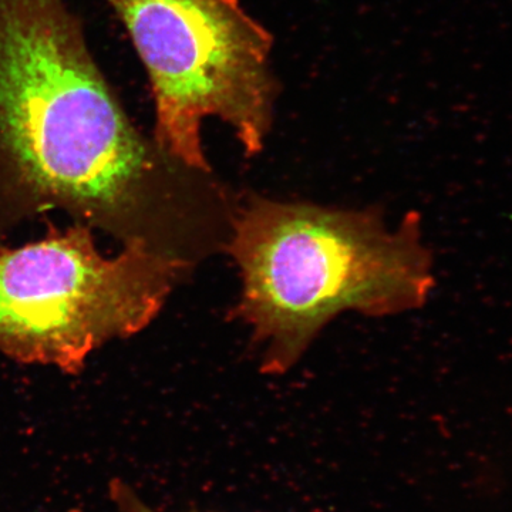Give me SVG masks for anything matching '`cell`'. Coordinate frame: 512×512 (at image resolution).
I'll return each mask as SVG.
<instances>
[{
  "label": "cell",
  "instance_id": "cell-2",
  "mask_svg": "<svg viewBox=\"0 0 512 512\" xmlns=\"http://www.w3.org/2000/svg\"><path fill=\"white\" fill-rule=\"evenodd\" d=\"M224 248L239 278L235 316L266 375H282L332 320L417 311L436 288L421 217L389 225L349 210L249 195L235 207Z\"/></svg>",
  "mask_w": 512,
  "mask_h": 512
},
{
  "label": "cell",
  "instance_id": "cell-5",
  "mask_svg": "<svg viewBox=\"0 0 512 512\" xmlns=\"http://www.w3.org/2000/svg\"><path fill=\"white\" fill-rule=\"evenodd\" d=\"M110 497L111 501L117 505L121 512H158L153 510L150 505L144 503L133 488L128 487L124 481L119 478H114L110 483ZM82 512V511H70Z\"/></svg>",
  "mask_w": 512,
  "mask_h": 512
},
{
  "label": "cell",
  "instance_id": "cell-3",
  "mask_svg": "<svg viewBox=\"0 0 512 512\" xmlns=\"http://www.w3.org/2000/svg\"><path fill=\"white\" fill-rule=\"evenodd\" d=\"M192 269L144 247L107 258L87 225L50 224L35 242L0 247V353L80 375L101 346L147 329Z\"/></svg>",
  "mask_w": 512,
  "mask_h": 512
},
{
  "label": "cell",
  "instance_id": "cell-1",
  "mask_svg": "<svg viewBox=\"0 0 512 512\" xmlns=\"http://www.w3.org/2000/svg\"><path fill=\"white\" fill-rule=\"evenodd\" d=\"M201 180L128 117L66 0H0V232L52 211L167 251Z\"/></svg>",
  "mask_w": 512,
  "mask_h": 512
},
{
  "label": "cell",
  "instance_id": "cell-4",
  "mask_svg": "<svg viewBox=\"0 0 512 512\" xmlns=\"http://www.w3.org/2000/svg\"><path fill=\"white\" fill-rule=\"evenodd\" d=\"M126 26L153 93L154 143L212 173L202 124H228L245 154L262 153L274 123L272 36L239 0H107Z\"/></svg>",
  "mask_w": 512,
  "mask_h": 512
}]
</instances>
